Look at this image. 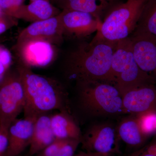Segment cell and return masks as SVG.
<instances>
[{"instance_id":"24","label":"cell","mask_w":156,"mask_h":156,"mask_svg":"<svg viewBox=\"0 0 156 156\" xmlns=\"http://www.w3.org/2000/svg\"><path fill=\"white\" fill-rule=\"evenodd\" d=\"M12 55L11 52L7 48L0 45V62L7 69L12 62Z\"/></svg>"},{"instance_id":"28","label":"cell","mask_w":156,"mask_h":156,"mask_svg":"<svg viewBox=\"0 0 156 156\" xmlns=\"http://www.w3.org/2000/svg\"><path fill=\"white\" fill-rule=\"evenodd\" d=\"M74 156H100L97 155L95 154L87 152H80L74 155Z\"/></svg>"},{"instance_id":"16","label":"cell","mask_w":156,"mask_h":156,"mask_svg":"<svg viewBox=\"0 0 156 156\" xmlns=\"http://www.w3.org/2000/svg\"><path fill=\"white\" fill-rule=\"evenodd\" d=\"M61 11L50 2L39 0L23 5L16 11L13 17L32 23L55 17Z\"/></svg>"},{"instance_id":"3","label":"cell","mask_w":156,"mask_h":156,"mask_svg":"<svg viewBox=\"0 0 156 156\" xmlns=\"http://www.w3.org/2000/svg\"><path fill=\"white\" fill-rule=\"evenodd\" d=\"M76 85L77 106L89 119L98 122L125 114L122 96L113 84L91 80L76 83Z\"/></svg>"},{"instance_id":"13","label":"cell","mask_w":156,"mask_h":156,"mask_svg":"<svg viewBox=\"0 0 156 156\" xmlns=\"http://www.w3.org/2000/svg\"><path fill=\"white\" fill-rule=\"evenodd\" d=\"M35 119L24 117L11 123L8 130L9 144L5 156L20 155L29 147Z\"/></svg>"},{"instance_id":"14","label":"cell","mask_w":156,"mask_h":156,"mask_svg":"<svg viewBox=\"0 0 156 156\" xmlns=\"http://www.w3.org/2000/svg\"><path fill=\"white\" fill-rule=\"evenodd\" d=\"M120 2V0H59L56 5L62 10L89 13L102 23L111 9Z\"/></svg>"},{"instance_id":"7","label":"cell","mask_w":156,"mask_h":156,"mask_svg":"<svg viewBox=\"0 0 156 156\" xmlns=\"http://www.w3.org/2000/svg\"><path fill=\"white\" fill-rule=\"evenodd\" d=\"M120 139L117 125L110 120L92 123L82 135L81 144L87 152L100 156H112L121 153Z\"/></svg>"},{"instance_id":"32","label":"cell","mask_w":156,"mask_h":156,"mask_svg":"<svg viewBox=\"0 0 156 156\" xmlns=\"http://www.w3.org/2000/svg\"><path fill=\"white\" fill-rule=\"evenodd\" d=\"M18 156H29L28 155V154H27L25 155H24V156H21V155H19Z\"/></svg>"},{"instance_id":"18","label":"cell","mask_w":156,"mask_h":156,"mask_svg":"<svg viewBox=\"0 0 156 156\" xmlns=\"http://www.w3.org/2000/svg\"><path fill=\"white\" fill-rule=\"evenodd\" d=\"M51 127L56 139H82L80 128L71 113L60 111L50 116Z\"/></svg>"},{"instance_id":"26","label":"cell","mask_w":156,"mask_h":156,"mask_svg":"<svg viewBox=\"0 0 156 156\" xmlns=\"http://www.w3.org/2000/svg\"><path fill=\"white\" fill-rule=\"evenodd\" d=\"M10 1V10L9 15L13 17L16 11L23 5H24L25 0H9Z\"/></svg>"},{"instance_id":"20","label":"cell","mask_w":156,"mask_h":156,"mask_svg":"<svg viewBox=\"0 0 156 156\" xmlns=\"http://www.w3.org/2000/svg\"><path fill=\"white\" fill-rule=\"evenodd\" d=\"M81 144L79 139H56L35 156H74Z\"/></svg>"},{"instance_id":"12","label":"cell","mask_w":156,"mask_h":156,"mask_svg":"<svg viewBox=\"0 0 156 156\" xmlns=\"http://www.w3.org/2000/svg\"><path fill=\"white\" fill-rule=\"evenodd\" d=\"M129 38L138 66L156 80V40L140 35L131 34Z\"/></svg>"},{"instance_id":"21","label":"cell","mask_w":156,"mask_h":156,"mask_svg":"<svg viewBox=\"0 0 156 156\" xmlns=\"http://www.w3.org/2000/svg\"><path fill=\"white\" fill-rule=\"evenodd\" d=\"M140 128L148 137L156 134V112H149L136 115Z\"/></svg>"},{"instance_id":"19","label":"cell","mask_w":156,"mask_h":156,"mask_svg":"<svg viewBox=\"0 0 156 156\" xmlns=\"http://www.w3.org/2000/svg\"><path fill=\"white\" fill-rule=\"evenodd\" d=\"M131 34L156 40V0H145L136 28Z\"/></svg>"},{"instance_id":"2","label":"cell","mask_w":156,"mask_h":156,"mask_svg":"<svg viewBox=\"0 0 156 156\" xmlns=\"http://www.w3.org/2000/svg\"><path fill=\"white\" fill-rule=\"evenodd\" d=\"M17 69L25 92L24 117L35 119L53 110L72 113L68 94L60 82L35 73L20 62Z\"/></svg>"},{"instance_id":"8","label":"cell","mask_w":156,"mask_h":156,"mask_svg":"<svg viewBox=\"0 0 156 156\" xmlns=\"http://www.w3.org/2000/svg\"><path fill=\"white\" fill-rule=\"evenodd\" d=\"M54 45L44 40H27L17 42L15 50L20 62L30 68L44 67L49 65L55 58Z\"/></svg>"},{"instance_id":"17","label":"cell","mask_w":156,"mask_h":156,"mask_svg":"<svg viewBox=\"0 0 156 156\" xmlns=\"http://www.w3.org/2000/svg\"><path fill=\"white\" fill-rule=\"evenodd\" d=\"M117 131L120 140L136 151L145 145L149 138L142 132L138 119L134 115L122 119L117 125Z\"/></svg>"},{"instance_id":"9","label":"cell","mask_w":156,"mask_h":156,"mask_svg":"<svg viewBox=\"0 0 156 156\" xmlns=\"http://www.w3.org/2000/svg\"><path fill=\"white\" fill-rule=\"evenodd\" d=\"M64 37H86L97 32L101 22L92 14L81 11L62 10L59 14Z\"/></svg>"},{"instance_id":"27","label":"cell","mask_w":156,"mask_h":156,"mask_svg":"<svg viewBox=\"0 0 156 156\" xmlns=\"http://www.w3.org/2000/svg\"><path fill=\"white\" fill-rule=\"evenodd\" d=\"M8 70L3 65L2 63L0 62V80Z\"/></svg>"},{"instance_id":"1","label":"cell","mask_w":156,"mask_h":156,"mask_svg":"<svg viewBox=\"0 0 156 156\" xmlns=\"http://www.w3.org/2000/svg\"><path fill=\"white\" fill-rule=\"evenodd\" d=\"M117 44L94 37L89 43L79 44L66 58V77L75 83L99 80L113 84L112 60Z\"/></svg>"},{"instance_id":"6","label":"cell","mask_w":156,"mask_h":156,"mask_svg":"<svg viewBox=\"0 0 156 156\" xmlns=\"http://www.w3.org/2000/svg\"><path fill=\"white\" fill-rule=\"evenodd\" d=\"M25 105V92L17 69H9L0 80V126L8 130Z\"/></svg>"},{"instance_id":"23","label":"cell","mask_w":156,"mask_h":156,"mask_svg":"<svg viewBox=\"0 0 156 156\" xmlns=\"http://www.w3.org/2000/svg\"><path fill=\"white\" fill-rule=\"evenodd\" d=\"M16 18L3 14L0 17V34L17 23Z\"/></svg>"},{"instance_id":"22","label":"cell","mask_w":156,"mask_h":156,"mask_svg":"<svg viewBox=\"0 0 156 156\" xmlns=\"http://www.w3.org/2000/svg\"><path fill=\"white\" fill-rule=\"evenodd\" d=\"M129 156H156V136L149 143L134 151Z\"/></svg>"},{"instance_id":"4","label":"cell","mask_w":156,"mask_h":156,"mask_svg":"<svg viewBox=\"0 0 156 156\" xmlns=\"http://www.w3.org/2000/svg\"><path fill=\"white\" fill-rule=\"evenodd\" d=\"M145 0H127L113 7L104 18L94 37L118 43L133 33Z\"/></svg>"},{"instance_id":"5","label":"cell","mask_w":156,"mask_h":156,"mask_svg":"<svg viewBox=\"0 0 156 156\" xmlns=\"http://www.w3.org/2000/svg\"><path fill=\"white\" fill-rule=\"evenodd\" d=\"M111 74L113 83L122 96L135 87L156 83V80L136 63L129 37L118 42L112 58Z\"/></svg>"},{"instance_id":"10","label":"cell","mask_w":156,"mask_h":156,"mask_svg":"<svg viewBox=\"0 0 156 156\" xmlns=\"http://www.w3.org/2000/svg\"><path fill=\"white\" fill-rule=\"evenodd\" d=\"M125 114L138 115L156 112V83L144 84L133 88L122 96Z\"/></svg>"},{"instance_id":"11","label":"cell","mask_w":156,"mask_h":156,"mask_svg":"<svg viewBox=\"0 0 156 156\" xmlns=\"http://www.w3.org/2000/svg\"><path fill=\"white\" fill-rule=\"evenodd\" d=\"M63 30L59 14L49 19L32 23L20 33L17 42L44 40L56 45L63 40Z\"/></svg>"},{"instance_id":"31","label":"cell","mask_w":156,"mask_h":156,"mask_svg":"<svg viewBox=\"0 0 156 156\" xmlns=\"http://www.w3.org/2000/svg\"><path fill=\"white\" fill-rule=\"evenodd\" d=\"M3 12L2 11V9H1V8H0V17L2 16V15H3Z\"/></svg>"},{"instance_id":"15","label":"cell","mask_w":156,"mask_h":156,"mask_svg":"<svg viewBox=\"0 0 156 156\" xmlns=\"http://www.w3.org/2000/svg\"><path fill=\"white\" fill-rule=\"evenodd\" d=\"M50 116L48 113L44 114L35 119L29 156L35 155L56 139L51 127Z\"/></svg>"},{"instance_id":"25","label":"cell","mask_w":156,"mask_h":156,"mask_svg":"<svg viewBox=\"0 0 156 156\" xmlns=\"http://www.w3.org/2000/svg\"><path fill=\"white\" fill-rule=\"evenodd\" d=\"M8 130L3 129L0 126V156H5L8 148Z\"/></svg>"},{"instance_id":"29","label":"cell","mask_w":156,"mask_h":156,"mask_svg":"<svg viewBox=\"0 0 156 156\" xmlns=\"http://www.w3.org/2000/svg\"><path fill=\"white\" fill-rule=\"evenodd\" d=\"M59 0H50V1L53 2V3H55V4H56Z\"/></svg>"},{"instance_id":"30","label":"cell","mask_w":156,"mask_h":156,"mask_svg":"<svg viewBox=\"0 0 156 156\" xmlns=\"http://www.w3.org/2000/svg\"><path fill=\"white\" fill-rule=\"evenodd\" d=\"M29 1L30 2H34V1H39V0H29ZM44 1H49V2H50V0H44Z\"/></svg>"}]
</instances>
